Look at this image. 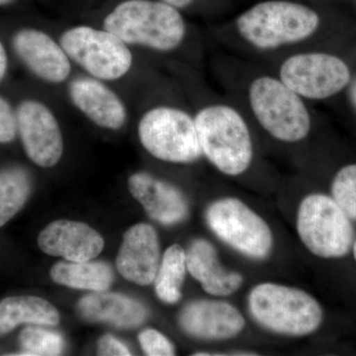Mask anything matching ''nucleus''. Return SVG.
I'll use <instances>...</instances> for the list:
<instances>
[{"label": "nucleus", "mask_w": 356, "mask_h": 356, "mask_svg": "<svg viewBox=\"0 0 356 356\" xmlns=\"http://www.w3.org/2000/svg\"><path fill=\"white\" fill-rule=\"evenodd\" d=\"M350 95L351 102H353V105H355L356 108V79L351 83L350 89Z\"/></svg>", "instance_id": "7c9ffc66"}, {"label": "nucleus", "mask_w": 356, "mask_h": 356, "mask_svg": "<svg viewBox=\"0 0 356 356\" xmlns=\"http://www.w3.org/2000/svg\"><path fill=\"white\" fill-rule=\"evenodd\" d=\"M54 282L74 289L107 291L113 281L111 266L103 261H60L50 273Z\"/></svg>", "instance_id": "412c9836"}, {"label": "nucleus", "mask_w": 356, "mask_h": 356, "mask_svg": "<svg viewBox=\"0 0 356 356\" xmlns=\"http://www.w3.org/2000/svg\"><path fill=\"white\" fill-rule=\"evenodd\" d=\"M17 131L28 158L41 168L58 165L64 153L60 124L51 110L37 100L18 105Z\"/></svg>", "instance_id": "9b49d317"}, {"label": "nucleus", "mask_w": 356, "mask_h": 356, "mask_svg": "<svg viewBox=\"0 0 356 356\" xmlns=\"http://www.w3.org/2000/svg\"><path fill=\"white\" fill-rule=\"evenodd\" d=\"M103 28L124 43L156 51H175L186 35L179 9L161 0H125L103 20Z\"/></svg>", "instance_id": "f257e3e1"}, {"label": "nucleus", "mask_w": 356, "mask_h": 356, "mask_svg": "<svg viewBox=\"0 0 356 356\" xmlns=\"http://www.w3.org/2000/svg\"><path fill=\"white\" fill-rule=\"evenodd\" d=\"M280 79L303 99L324 100L350 83L348 64L322 51L295 54L282 63Z\"/></svg>", "instance_id": "9d476101"}, {"label": "nucleus", "mask_w": 356, "mask_h": 356, "mask_svg": "<svg viewBox=\"0 0 356 356\" xmlns=\"http://www.w3.org/2000/svg\"><path fill=\"white\" fill-rule=\"evenodd\" d=\"M32 192V178L26 168L10 165L0 170V228L23 207Z\"/></svg>", "instance_id": "4be33fe9"}, {"label": "nucleus", "mask_w": 356, "mask_h": 356, "mask_svg": "<svg viewBox=\"0 0 356 356\" xmlns=\"http://www.w3.org/2000/svg\"><path fill=\"white\" fill-rule=\"evenodd\" d=\"M211 231L229 247L248 259H266L273 248L270 227L238 198L219 199L206 211Z\"/></svg>", "instance_id": "1a4fd4ad"}, {"label": "nucleus", "mask_w": 356, "mask_h": 356, "mask_svg": "<svg viewBox=\"0 0 356 356\" xmlns=\"http://www.w3.org/2000/svg\"><path fill=\"white\" fill-rule=\"evenodd\" d=\"M168 6L175 7L177 9L185 8V7L191 6L194 0H161Z\"/></svg>", "instance_id": "c756f323"}, {"label": "nucleus", "mask_w": 356, "mask_h": 356, "mask_svg": "<svg viewBox=\"0 0 356 356\" xmlns=\"http://www.w3.org/2000/svg\"><path fill=\"white\" fill-rule=\"evenodd\" d=\"M133 197L154 220L163 225L178 224L188 216L189 207L177 187L147 172H137L128 180Z\"/></svg>", "instance_id": "f3484780"}, {"label": "nucleus", "mask_w": 356, "mask_h": 356, "mask_svg": "<svg viewBox=\"0 0 356 356\" xmlns=\"http://www.w3.org/2000/svg\"><path fill=\"white\" fill-rule=\"evenodd\" d=\"M38 245L44 254L65 261H86L102 254L104 240L84 222L58 220L40 233Z\"/></svg>", "instance_id": "dca6fc26"}, {"label": "nucleus", "mask_w": 356, "mask_h": 356, "mask_svg": "<svg viewBox=\"0 0 356 356\" xmlns=\"http://www.w3.org/2000/svg\"><path fill=\"white\" fill-rule=\"evenodd\" d=\"M17 133L16 111L10 103L0 95V144L13 142Z\"/></svg>", "instance_id": "bb28decb"}, {"label": "nucleus", "mask_w": 356, "mask_h": 356, "mask_svg": "<svg viewBox=\"0 0 356 356\" xmlns=\"http://www.w3.org/2000/svg\"><path fill=\"white\" fill-rule=\"evenodd\" d=\"M138 135L147 153L166 163H191L203 156L195 119L177 107L147 110L138 125Z\"/></svg>", "instance_id": "0eeeda50"}, {"label": "nucleus", "mask_w": 356, "mask_h": 356, "mask_svg": "<svg viewBox=\"0 0 356 356\" xmlns=\"http://www.w3.org/2000/svg\"><path fill=\"white\" fill-rule=\"evenodd\" d=\"M13 47L17 57L34 76L58 84L69 79L72 65L62 44L35 28H23L14 34Z\"/></svg>", "instance_id": "f8f14e48"}, {"label": "nucleus", "mask_w": 356, "mask_h": 356, "mask_svg": "<svg viewBox=\"0 0 356 356\" xmlns=\"http://www.w3.org/2000/svg\"><path fill=\"white\" fill-rule=\"evenodd\" d=\"M139 341L143 350L149 356H172L175 355V346L168 337L154 329L140 332Z\"/></svg>", "instance_id": "a878e982"}, {"label": "nucleus", "mask_w": 356, "mask_h": 356, "mask_svg": "<svg viewBox=\"0 0 356 356\" xmlns=\"http://www.w3.org/2000/svg\"><path fill=\"white\" fill-rule=\"evenodd\" d=\"M248 102L259 125L274 139L298 143L310 133L311 115L303 98L280 77L254 79L248 88Z\"/></svg>", "instance_id": "39448f33"}, {"label": "nucleus", "mask_w": 356, "mask_h": 356, "mask_svg": "<svg viewBox=\"0 0 356 356\" xmlns=\"http://www.w3.org/2000/svg\"><path fill=\"white\" fill-rule=\"evenodd\" d=\"M185 252L187 271L208 294L227 297L242 287V274L228 270L222 266L216 248L209 241L194 240Z\"/></svg>", "instance_id": "a211bd4d"}, {"label": "nucleus", "mask_w": 356, "mask_h": 356, "mask_svg": "<svg viewBox=\"0 0 356 356\" xmlns=\"http://www.w3.org/2000/svg\"><path fill=\"white\" fill-rule=\"evenodd\" d=\"M17 0H0V7L11 6V4L15 3Z\"/></svg>", "instance_id": "2f4dec72"}, {"label": "nucleus", "mask_w": 356, "mask_h": 356, "mask_svg": "<svg viewBox=\"0 0 356 356\" xmlns=\"http://www.w3.org/2000/svg\"><path fill=\"white\" fill-rule=\"evenodd\" d=\"M296 227L307 250L322 259L346 257L355 243L351 220L325 194H310L301 201Z\"/></svg>", "instance_id": "423d86ee"}, {"label": "nucleus", "mask_w": 356, "mask_h": 356, "mask_svg": "<svg viewBox=\"0 0 356 356\" xmlns=\"http://www.w3.org/2000/svg\"><path fill=\"white\" fill-rule=\"evenodd\" d=\"M179 325L189 336L209 341L233 339L243 331L245 320L238 309L220 300H196L179 315Z\"/></svg>", "instance_id": "ddd939ff"}, {"label": "nucleus", "mask_w": 356, "mask_h": 356, "mask_svg": "<svg viewBox=\"0 0 356 356\" xmlns=\"http://www.w3.org/2000/svg\"><path fill=\"white\" fill-rule=\"evenodd\" d=\"M97 350L99 355H131V351L129 350L127 346L118 339H115L113 336H110V334H106V336L100 339Z\"/></svg>", "instance_id": "cd10ccee"}, {"label": "nucleus", "mask_w": 356, "mask_h": 356, "mask_svg": "<svg viewBox=\"0 0 356 356\" xmlns=\"http://www.w3.org/2000/svg\"><path fill=\"white\" fill-rule=\"evenodd\" d=\"M194 119L203 156L229 177L247 172L254 144L242 114L229 105L211 104L199 110Z\"/></svg>", "instance_id": "7ed1b4c3"}, {"label": "nucleus", "mask_w": 356, "mask_h": 356, "mask_svg": "<svg viewBox=\"0 0 356 356\" xmlns=\"http://www.w3.org/2000/svg\"><path fill=\"white\" fill-rule=\"evenodd\" d=\"M353 255H355V259L356 261V241L355 243H353Z\"/></svg>", "instance_id": "473e14b6"}, {"label": "nucleus", "mask_w": 356, "mask_h": 356, "mask_svg": "<svg viewBox=\"0 0 356 356\" xmlns=\"http://www.w3.org/2000/svg\"><path fill=\"white\" fill-rule=\"evenodd\" d=\"M79 310L92 322L108 323L118 327H139L147 318L146 307L124 295L93 292L81 299Z\"/></svg>", "instance_id": "6ab92c4d"}, {"label": "nucleus", "mask_w": 356, "mask_h": 356, "mask_svg": "<svg viewBox=\"0 0 356 356\" xmlns=\"http://www.w3.org/2000/svg\"><path fill=\"white\" fill-rule=\"evenodd\" d=\"M320 22L311 7L288 0H266L240 14L236 28L250 46L270 51L310 38Z\"/></svg>", "instance_id": "f03ea898"}, {"label": "nucleus", "mask_w": 356, "mask_h": 356, "mask_svg": "<svg viewBox=\"0 0 356 356\" xmlns=\"http://www.w3.org/2000/svg\"><path fill=\"white\" fill-rule=\"evenodd\" d=\"M186 271V252L179 245H170L161 257L154 280V290L163 303L175 304L181 299Z\"/></svg>", "instance_id": "5701e85b"}, {"label": "nucleus", "mask_w": 356, "mask_h": 356, "mask_svg": "<svg viewBox=\"0 0 356 356\" xmlns=\"http://www.w3.org/2000/svg\"><path fill=\"white\" fill-rule=\"evenodd\" d=\"M60 322V314L50 302L37 296L7 297L0 301V337L22 324L50 325Z\"/></svg>", "instance_id": "aec40b11"}, {"label": "nucleus", "mask_w": 356, "mask_h": 356, "mask_svg": "<svg viewBox=\"0 0 356 356\" xmlns=\"http://www.w3.org/2000/svg\"><path fill=\"white\" fill-rule=\"evenodd\" d=\"M332 195L346 216L356 221V163L337 172L332 180Z\"/></svg>", "instance_id": "393cba45"}, {"label": "nucleus", "mask_w": 356, "mask_h": 356, "mask_svg": "<svg viewBox=\"0 0 356 356\" xmlns=\"http://www.w3.org/2000/svg\"><path fill=\"white\" fill-rule=\"evenodd\" d=\"M60 44L72 62L100 81H117L132 69L128 44L104 28L74 26L60 35Z\"/></svg>", "instance_id": "6e6552de"}, {"label": "nucleus", "mask_w": 356, "mask_h": 356, "mask_svg": "<svg viewBox=\"0 0 356 356\" xmlns=\"http://www.w3.org/2000/svg\"><path fill=\"white\" fill-rule=\"evenodd\" d=\"M248 307L257 325L281 336H308L324 318L322 307L310 294L276 283L255 285L248 294Z\"/></svg>", "instance_id": "20e7f679"}, {"label": "nucleus", "mask_w": 356, "mask_h": 356, "mask_svg": "<svg viewBox=\"0 0 356 356\" xmlns=\"http://www.w3.org/2000/svg\"><path fill=\"white\" fill-rule=\"evenodd\" d=\"M70 102L99 127L119 130L127 121V109L121 98L103 81L81 76L69 84Z\"/></svg>", "instance_id": "2eb2a0df"}, {"label": "nucleus", "mask_w": 356, "mask_h": 356, "mask_svg": "<svg viewBox=\"0 0 356 356\" xmlns=\"http://www.w3.org/2000/svg\"><path fill=\"white\" fill-rule=\"evenodd\" d=\"M19 355H60L64 350V339L58 332L39 327H26L20 332Z\"/></svg>", "instance_id": "b1692460"}, {"label": "nucleus", "mask_w": 356, "mask_h": 356, "mask_svg": "<svg viewBox=\"0 0 356 356\" xmlns=\"http://www.w3.org/2000/svg\"><path fill=\"white\" fill-rule=\"evenodd\" d=\"M161 261L159 238L153 226L142 222L126 232L116 259L117 268L125 280L143 286L151 284Z\"/></svg>", "instance_id": "4468645a"}, {"label": "nucleus", "mask_w": 356, "mask_h": 356, "mask_svg": "<svg viewBox=\"0 0 356 356\" xmlns=\"http://www.w3.org/2000/svg\"><path fill=\"white\" fill-rule=\"evenodd\" d=\"M7 67H8V58H7L6 51L3 44L0 42V81L6 76Z\"/></svg>", "instance_id": "c85d7f7f"}]
</instances>
